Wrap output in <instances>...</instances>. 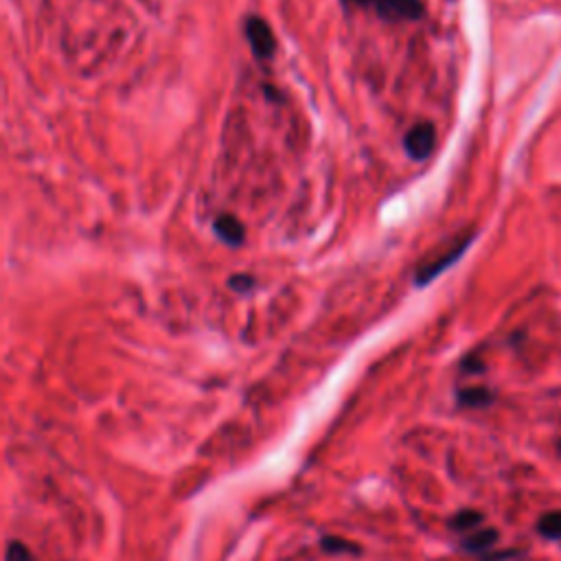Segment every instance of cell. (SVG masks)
<instances>
[{"instance_id":"cell-15","label":"cell","mask_w":561,"mask_h":561,"mask_svg":"<svg viewBox=\"0 0 561 561\" xmlns=\"http://www.w3.org/2000/svg\"><path fill=\"white\" fill-rule=\"evenodd\" d=\"M557 450H559V454H561V441L557 443Z\"/></svg>"},{"instance_id":"cell-8","label":"cell","mask_w":561,"mask_h":561,"mask_svg":"<svg viewBox=\"0 0 561 561\" xmlns=\"http://www.w3.org/2000/svg\"><path fill=\"white\" fill-rule=\"evenodd\" d=\"M321 548L325 553H331V555H360L362 548L351 542V540H344V538H338V535H325L321 540Z\"/></svg>"},{"instance_id":"cell-14","label":"cell","mask_w":561,"mask_h":561,"mask_svg":"<svg viewBox=\"0 0 561 561\" xmlns=\"http://www.w3.org/2000/svg\"><path fill=\"white\" fill-rule=\"evenodd\" d=\"M517 553L515 551H504V553H495V555H487L484 559L487 561H500V559H506V557H515Z\"/></svg>"},{"instance_id":"cell-9","label":"cell","mask_w":561,"mask_h":561,"mask_svg":"<svg viewBox=\"0 0 561 561\" xmlns=\"http://www.w3.org/2000/svg\"><path fill=\"white\" fill-rule=\"evenodd\" d=\"M484 515L480 511H474V508H463L456 515L450 517V529L452 531H471L476 529L478 524H482Z\"/></svg>"},{"instance_id":"cell-13","label":"cell","mask_w":561,"mask_h":561,"mask_svg":"<svg viewBox=\"0 0 561 561\" xmlns=\"http://www.w3.org/2000/svg\"><path fill=\"white\" fill-rule=\"evenodd\" d=\"M463 368H465V371H469V373H480L482 368H484V364L480 360H476V358H467L463 362Z\"/></svg>"},{"instance_id":"cell-10","label":"cell","mask_w":561,"mask_h":561,"mask_svg":"<svg viewBox=\"0 0 561 561\" xmlns=\"http://www.w3.org/2000/svg\"><path fill=\"white\" fill-rule=\"evenodd\" d=\"M538 531L546 540H561V511L544 513L538 520Z\"/></svg>"},{"instance_id":"cell-4","label":"cell","mask_w":561,"mask_h":561,"mask_svg":"<svg viewBox=\"0 0 561 561\" xmlns=\"http://www.w3.org/2000/svg\"><path fill=\"white\" fill-rule=\"evenodd\" d=\"M437 145V130L430 121H421L412 125L403 136V149L412 160H426L435 151Z\"/></svg>"},{"instance_id":"cell-1","label":"cell","mask_w":561,"mask_h":561,"mask_svg":"<svg viewBox=\"0 0 561 561\" xmlns=\"http://www.w3.org/2000/svg\"><path fill=\"white\" fill-rule=\"evenodd\" d=\"M474 241V233H467V235H461V239H456L454 244L441 252L439 257H435L432 261H428L426 265H421L419 270H417V278H415V283L421 287V285H428L430 280H435L441 272H445L452 263H456L458 259L463 257V252L469 248V244Z\"/></svg>"},{"instance_id":"cell-12","label":"cell","mask_w":561,"mask_h":561,"mask_svg":"<svg viewBox=\"0 0 561 561\" xmlns=\"http://www.w3.org/2000/svg\"><path fill=\"white\" fill-rule=\"evenodd\" d=\"M5 559H7V561H35L29 548L24 546L22 542H18V540L9 542L7 553H5Z\"/></svg>"},{"instance_id":"cell-2","label":"cell","mask_w":561,"mask_h":561,"mask_svg":"<svg viewBox=\"0 0 561 561\" xmlns=\"http://www.w3.org/2000/svg\"><path fill=\"white\" fill-rule=\"evenodd\" d=\"M353 5L373 7L379 18L390 22L419 20L424 16V0H349Z\"/></svg>"},{"instance_id":"cell-7","label":"cell","mask_w":561,"mask_h":561,"mask_svg":"<svg viewBox=\"0 0 561 561\" xmlns=\"http://www.w3.org/2000/svg\"><path fill=\"white\" fill-rule=\"evenodd\" d=\"M456 397H458V403L465 406V408H484V406H489L493 401L495 394L489 388H484V386H471V388L458 390Z\"/></svg>"},{"instance_id":"cell-5","label":"cell","mask_w":561,"mask_h":561,"mask_svg":"<svg viewBox=\"0 0 561 561\" xmlns=\"http://www.w3.org/2000/svg\"><path fill=\"white\" fill-rule=\"evenodd\" d=\"M213 231L224 241V244L233 246V248L241 246L246 241V228L235 218V215H228V213L220 215V218L215 220V224H213Z\"/></svg>"},{"instance_id":"cell-6","label":"cell","mask_w":561,"mask_h":561,"mask_svg":"<svg viewBox=\"0 0 561 561\" xmlns=\"http://www.w3.org/2000/svg\"><path fill=\"white\" fill-rule=\"evenodd\" d=\"M498 538H500V535L495 529H480L476 533L467 535V538L461 542V546H463V551H467V553L482 555V553H487L495 542H498Z\"/></svg>"},{"instance_id":"cell-11","label":"cell","mask_w":561,"mask_h":561,"mask_svg":"<svg viewBox=\"0 0 561 561\" xmlns=\"http://www.w3.org/2000/svg\"><path fill=\"white\" fill-rule=\"evenodd\" d=\"M254 285H257V278L246 274V272L233 274L231 278H228V287H231L233 292H237V294H246V292L254 289Z\"/></svg>"},{"instance_id":"cell-3","label":"cell","mask_w":561,"mask_h":561,"mask_svg":"<svg viewBox=\"0 0 561 561\" xmlns=\"http://www.w3.org/2000/svg\"><path fill=\"white\" fill-rule=\"evenodd\" d=\"M244 33L250 50L257 59H270L276 53V37L272 27L259 16H250L244 22Z\"/></svg>"}]
</instances>
